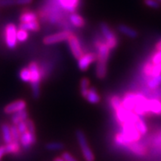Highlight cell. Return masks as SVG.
Here are the masks:
<instances>
[{
	"label": "cell",
	"instance_id": "6da1fadb",
	"mask_svg": "<svg viewBox=\"0 0 161 161\" xmlns=\"http://www.w3.org/2000/svg\"><path fill=\"white\" fill-rule=\"evenodd\" d=\"M121 99L123 106L139 117L152 116L149 110V98L142 92H128Z\"/></svg>",
	"mask_w": 161,
	"mask_h": 161
},
{
	"label": "cell",
	"instance_id": "7a4b0ae2",
	"mask_svg": "<svg viewBox=\"0 0 161 161\" xmlns=\"http://www.w3.org/2000/svg\"><path fill=\"white\" fill-rule=\"evenodd\" d=\"M28 68L31 71V86L32 89V96L35 99H38L40 96V83L42 80L40 65L35 61L30 62Z\"/></svg>",
	"mask_w": 161,
	"mask_h": 161
},
{
	"label": "cell",
	"instance_id": "3957f363",
	"mask_svg": "<svg viewBox=\"0 0 161 161\" xmlns=\"http://www.w3.org/2000/svg\"><path fill=\"white\" fill-rule=\"evenodd\" d=\"M103 39H105V43L108 46L110 50H114L117 47L119 43L118 37L112 29L109 26L106 22H102L99 25Z\"/></svg>",
	"mask_w": 161,
	"mask_h": 161
},
{
	"label": "cell",
	"instance_id": "277c9868",
	"mask_svg": "<svg viewBox=\"0 0 161 161\" xmlns=\"http://www.w3.org/2000/svg\"><path fill=\"white\" fill-rule=\"evenodd\" d=\"M76 138L85 161H95V155L88 146V141L84 132L80 129H78L76 131Z\"/></svg>",
	"mask_w": 161,
	"mask_h": 161
},
{
	"label": "cell",
	"instance_id": "5b68a950",
	"mask_svg": "<svg viewBox=\"0 0 161 161\" xmlns=\"http://www.w3.org/2000/svg\"><path fill=\"white\" fill-rule=\"evenodd\" d=\"M17 27L14 23H8L4 29V41L9 49H14L17 46Z\"/></svg>",
	"mask_w": 161,
	"mask_h": 161
},
{
	"label": "cell",
	"instance_id": "8992f818",
	"mask_svg": "<svg viewBox=\"0 0 161 161\" xmlns=\"http://www.w3.org/2000/svg\"><path fill=\"white\" fill-rule=\"evenodd\" d=\"M94 45L97 49V57L98 62H103V63H107L108 60L110 58V50L108 46L105 43V40H102L101 39H96L94 41Z\"/></svg>",
	"mask_w": 161,
	"mask_h": 161
},
{
	"label": "cell",
	"instance_id": "52a82bcc",
	"mask_svg": "<svg viewBox=\"0 0 161 161\" xmlns=\"http://www.w3.org/2000/svg\"><path fill=\"white\" fill-rule=\"evenodd\" d=\"M67 43L73 57L76 60L80 59V57L84 54V52L83 47H82L80 39H79L77 35L74 32H72L69 38H68Z\"/></svg>",
	"mask_w": 161,
	"mask_h": 161
},
{
	"label": "cell",
	"instance_id": "ba28073f",
	"mask_svg": "<svg viewBox=\"0 0 161 161\" xmlns=\"http://www.w3.org/2000/svg\"><path fill=\"white\" fill-rule=\"evenodd\" d=\"M73 32L70 30H63L60 32L47 35L43 39V43L45 45H53L55 43H61L64 41H67L70 34Z\"/></svg>",
	"mask_w": 161,
	"mask_h": 161
},
{
	"label": "cell",
	"instance_id": "9c48e42d",
	"mask_svg": "<svg viewBox=\"0 0 161 161\" xmlns=\"http://www.w3.org/2000/svg\"><path fill=\"white\" fill-rule=\"evenodd\" d=\"M142 75L144 79L146 78L155 77V76L160 75H161V63L160 64H153L151 61L147 60L144 62L142 65Z\"/></svg>",
	"mask_w": 161,
	"mask_h": 161
},
{
	"label": "cell",
	"instance_id": "30bf717a",
	"mask_svg": "<svg viewBox=\"0 0 161 161\" xmlns=\"http://www.w3.org/2000/svg\"><path fill=\"white\" fill-rule=\"evenodd\" d=\"M97 60V53H84V55L78 60V68L81 71H86L89 68V66L93 62Z\"/></svg>",
	"mask_w": 161,
	"mask_h": 161
},
{
	"label": "cell",
	"instance_id": "8fae6325",
	"mask_svg": "<svg viewBox=\"0 0 161 161\" xmlns=\"http://www.w3.org/2000/svg\"><path fill=\"white\" fill-rule=\"evenodd\" d=\"M129 151H130L131 153L133 155L139 156V157H143L148 154L149 152V147L147 144L143 142H133L129 144V146H127L125 147Z\"/></svg>",
	"mask_w": 161,
	"mask_h": 161
},
{
	"label": "cell",
	"instance_id": "7c38bea8",
	"mask_svg": "<svg viewBox=\"0 0 161 161\" xmlns=\"http://www.w3.org/2000/svg\"><path fill=\"white\" fill-rule=\"evenodd\" d=\"M65 12L73 13L77 11L80 0H53Z\"/></svg>",
	"mask_w": 161,
	"mask_h": 161
},
{
	"label": "cell",
	"instance_id": "4fadbf2b",
	"mask_svg": "<svg viewBox=\"0 0 161 161\" xmlns=\"http://www.w3.org/2000/svg\"><path fill=\"white\" fill-rule=\"evenodd\" d=\"M26 106V102L22 100V99H20V100L14 101V102H11L8 105H7L3 108V111L5 114H14V113L20 111V110H25Z\"/></svg>",
	"mask_w": 161,
	"mask_h": 161
},
{
	"label": "cell",
	"instance_id": "5bb4252c",
	"mask_svg": "<svg viewBox=\"0 0 161 161\" xmlns=\"http://www.w3.org/2000/svg\"><path fill=\"white\" fill-rule=\"evenodd\" d=\"M149 146L156 154L161 155V128L158 129L152 133L149 139Z\"/></svg>",
	"mask_w": 161,
	"mask_h": 161
},
{
	"label": "cell",
	"instance_id": "9a60e30c",
	"mask_svg": "<svg viewBox=\"0 0 161 161\" xmlns=\"http://www.w3.org/2000/svg\"><path fill=\"white\" fill-rule=\"evenodd\" d=\"M37 142L36 133H32L31 132H25L20 135V144L24 149H30L32 146Z\"/></svg>",
	"mask_w": 161,
	"mask_h": 161
},
{
	"label": "cell",
	"instance_id": "2e32d148",
	"mask_svg": "<svg viewBox=\"0 0 161 161\" xmlns=\"http://www.w3.org/2000/svg\"><path fill=\"white\" fill-rule=\"evenodd\" d=\"M19 20L20 23H28L32 22V21H36L39 20V16L38 13L35 12H33L29 9H25L24 12L20 15Z\"/></svg>",
	"mask_w": 161,
	"mask_h": 161
},
{
	"label": "cell",
	"instance_id": "e0dca14e",
	"mask_svg": "<svg viewBox=\"0 0 161 161\" xmlns=\"http://www.w3.org/2000/svg\"><path fill=\"white\" fill-rule=\"evenodd\" d=\"M69 21L72 26L75 28H84L86 25V21L84 17L76 12L70 13L69 16Z\"/></svg>",
	"mask_w": 161,
	"mask_h": 161
},
{
	"label": "cell",
	"instance_id": "ac0fdd59",
	"mask_svg": "<svg viewBox=\"0 0 161 161\" xmlns=\"http://www.w3.org/2000/svg\"><path fill=\"white\" fill-rule=\"evenodd\" d=\"M149 110L151 115L161 116V100L158 98H149Z\"/></svg>",
	"mask_w": 161,
	"mask_h": 161
},
{
	"label": "cell",
	"instance_id": "d6986e66",
	"mask_svg": "<svg viewBox=\"0 0 161 161\" xmlns=\"http://www.w3.org/2000/svg\"><path fill=\"white\" fill-rule=\"evenodd\" d=\"M118 31L125 35V36L131 38V39H135L138 36V33L137 31L135 30V29L132 28V27L129 26V25H126L125 24H120L118 25Z\"/></svg>",
	"mask_w": 161,
	"mask_h": 161
},
{
	"label": "cell",
	"instance_id": "ffe728a7",
	"mask_svg": "<svg viewBox=\"0 0 161 161\" xmlns=\"http://www.w3.org/2000/svg\"><path fill=\"white\" fill-rule=\"evenodd\" d=\"M85 99L89 102L90 104L97 105L101 102V96L99 95L96 88L94 87H90Z\"/></svg>",
	"mask_w": 161,
	"mask_h": 161
},
{
	"label": "cell",
	"instance_id": "44dd1931",
	"mask_svg": "<svg viewBox=\"0 0 161 161\" xmlns=\"http://www.w3.org/2000/svg\"><path fill=\"white\" fill-rule=\"evenodd\" d=\"M147 88L149 90H155L161 86V75L155 77L146 78L144 79Z\"/></svg>",
	"mask_w": 161,
	"mask_h": 161
},
{
	"label": "cell",
	"instance_id": "7402d4cb",
	"mask_svg": "<svg viewBox=\"0 0 161 161\" xmlns=\"http://www.w3.org/2000/svg\"><path fill=\"white\" fill-rule=\"evenodd\" d=\"M29 119V113L26 110H23L18 111V112L12 114V122L14 125H18L20 122L25 121Z\"/></svg>",
	"mask_w": 161,
	"mask_h": 161
},
{
	"label": "cell",
	"instance_id": "603a6c76",
	"mask_svg": "<svg viewBox=\"0 0 161 161\" xmlns=\"http://www.w3.org/2000/svg\"><path fill=\"white\" fill-rule=\"evenodd\" d=\"M18 28L23 29V30L31 31V32H38L40 31V23L39 20L28 23H20Z\"/></svg>",
	"mask_w": 161,
	"mask_h": 161
},
{
	"label": "cell",
	"instance_id": "cb8c5ba5",
	"mask_svg": "<svg viewBox=\"0 0 161 161\" xmlns=\"http://www.w3.org/2000/svg\"><path fill=\"white\" fill-rule=\"evenodd\" d=\"M1 130H2L3 139L5 144H8L12 142V133H11V125L4 123L1 125Z\"/></svg>",
	"mask_w": 161,
	"mask_h": 161
},
{
	"label": "cell",
	"instance_id": "d4e9b609",
	"mask_svg": "<svg viewBox=\"0 0 161 161\" xmlns=\"http://www.w3.org/2000/svg\"><path fill=\"white\" fill-rule=\"evenodd\" d=\"M107 75V63L97 61L96 76L99 80H104Z\"/></svg>",
	"mask_w": 161,
	"mask_h": 161
},
{
	"label": "cell",
	"instance_id": "484cf974",
	"mask_svg": "<svg viewBox=\"0 0 161 161\" xmlns=\"http://www.w3.org/2000/svg\"><path fill=\"white\" fill-rule=\"evenodd\" d=\"M5 147V152L6 154H12V155H16L18 154L20 151V144L17 142H13L8 143L4 146Z\"/></svg>",
	"mask_w": 161,
	"mask_h": 161
},
{
	"label": "cell",
	"instance_id": "4316f807",
	"mask_svg": "<svg viewBox=\"0 0 161 161\" xmlns=\"http://www.w3.org/2000/svg\"><path fill=\"white\" fill-rule=\"evenodd\" d=\"M109 104L112 109L113 111L118 110L122 106V99L119 95H112L110 97L109 99Z\"/></svg>",
	"mask_w": 161,
	"mask_h": 161
},
{
	"label": "cell",
	"instance_id": "83f0119b",
	"mask_svg": "<svg viewBox=\"0 0 161 161\" xmlns=\"http://www.w3.org/2000/svg\"><path fill=\"white\" fill-rule=\"evenodd\" d=\"M135 126L137 128V129L138 130V132L141 133L142 135H146L148 133V126L146 124V122L144 121L143 118L140 117V118L136 121L135 123Z\"/></svg>",
	"mask_w": 161,
	"mask_h": 161
},
{
	"label": "cell",
	"instance_id": "f1b7e54d",
	"mask_svg": "<svg viewBox=\"0 0 161 161\" xmlns=\"http://www.w3.org/2000/svg\"><path fill=\"white\" fill-rule=\"evenodd\" d=\"M90 88V81L88 78H83L80 80V93L82 97L85 99L88 91Z\"/></svg>",
	"mask_w": 161,
	"mask_h": 161
},
{
	"label": "cell",
	"instance_id": "f546056e",
	"mask_svg": "<svg viewBox=\"0 0 161 161\" xmlns=\"http://www.w3.org/2000/svg\"><path fill=\"white\" fill-rule=\"evenodd\" d=\"M19 77H20V80L23 81L24 83H31V71L28 67H23L20 69V72H19Z\"/></svg>",
	"mask_w": 161,
	"mask_h": 161
},
{
	"label": "cell",
	"instance_id": "4dcf8cb0",
	"mask_svg": "<svg viewBox=\"0 0 161 161\" xmlns=\"http://www.w3.org/2000/svg\"><path fill=\"white\" fill-rule=\"evenodd\" d=\"M65 146H64L63 143L61 142H49L47 143L45 145V148L47 150V151H61L63 149Z\"/></svg>",
	"mask_w": 161,
	"mask_h": 161
},
{
	"label": "cell",
	"instance_id": "1f68e13d",
	"mask_svg": "<svg viewBox=\"0 0 161 161\" xmlns=\"http://www.w3.org/2000/svg\"><path fill=\"white\" fill-rule=\"evenodd\" d=\"M16 38L17 41L20 43H24L25 41L28 40L29 39V31L23 30V29L18 28L17 33H16Z\"/></svg>",
	"mask_w": 161,
	"mask_h": 161
},
{
	"label": "cell",
	"instance_id": "d6a6232c",
	"mask_svg": "<svg viewBox=\"0 0 161 161\" xmlns=\"http://www.w3.org/2000/svg\"><path fill=\"white\" fill-rule=\"evenodd\" d=\"M11 133H12V141L20 142V132H19V130H18V129H17L16 125H11Z\"/></svg>",
	"mask_w": 161,
	"mask_h": 161
},
{
	"label": "cell",
	"instance_id": "836d02e7",
	"mask_svg": "<svg viewBox=\"0 0 161 161\" xmlns=\"http://www.w3.org/2000/svg\"><path fill=\"white\" fill-rule=\"evenodd\" d=\"M150 61L153 64H160L161 63V51H156L155 50L152 55H151Z\"/></svg>",
	"mask_w": 161,
	"mask_h": 161
},
{
	"label": "cell",
	"instance_id": "e575fe53",
	"mask_svg": "<svg viewBox=\"0 0 161 161\" xmlns=\"http://www.w3.org/2000/svg\"><path fill=\"white\" fill-rule=\"evenodd\" d=\"M144 3L147 7H149L151 8H154V9H158V8L161 7L160 3H159L156 0H144Z\"/></svg>",
	"mask_w": 161,
	"mask_h": 161
},
{
	"label": "cell",
	"instance_id": "d590c367",
	"mask_svg": "<svg viewBox=\"0 0 161 161\" xmlns=\"http://www.w3.org/2000/svg\"><path fill=\"white\" fill-rule=\"evenodd\" d=\"M16 127H17V129H18L20 135L23 134V133H25V132H27V131H28V128H27V125H26V121H22V122H20L18 125H16Z\"/></svg>",
	"mask_w": 161,
	"mask_h": 161
},
{
	"label": "cell",
	"instance_id": "8d00e7d4",
	"mask_svg": "<svg viewBox=\"0 0 161 161\" xmlns=\"http://www.w3.org/2000/svg\"><path fill=\"white\" fill-rule=\"evenodd\" d=\"M25 121H26L27 128H28L29 132H31L32 133H36V129H35V125L34 121L32 119H27Z\"/></svg>",
	"mask_w": 161,
	"mask_h": 161
},
{
	"label": "cell",
	"instance_id": "74e56055",
	"mask_svg": "<svg viewBox=\"0 0 161 161\" xmlns=\"http://www.w3.org/2000/svg\"><path fill=\"white\" fill-rule=\"evenodd\" d=\"M61 158L65 161H78L71 154L67 152V151H65L61 154Z\"/></svg>",
	"mask_w": 161,
	"mask_h": 161
},
{
	"label": "cell",
	"instance_id": "f35d334b",
	"mask_svg": "<svg viewBox=\"0 0 161 161\" xmlns=\"http://www.w3.org/2000/svg\"><path fill=\"white\" fill-rule=\"evenodd\" d=\"M33 2V0H13L14 5H28Z\"/></svg>",
	"mask_w": 161,
	"mask_h": 161
},
{
	"label": "cell",
	"instance_id": "ab89813d",
	"mask_svg": "<svg viewBox=\"0 0 161 161\" xmlns=\"http://www.w3.org/2000/svg\"><path fill=\"white\" fill-rule=\"evenodd\" d=\"M5 154H6V152H5V147H4V146L0 147V159Z\"/></svg>",
	"mask_w": 161,
	"mask_h": 161
},
{
	"label": "cell",
	"instance_id": "60d3db41",
	"mask_svg": "<svg viewBox=\"0 0 161 161\" xmlns=\"http://www.w3.org/2000/svg\"><path fill=\"white\" fill-rule=\"evenodd\" d=\"M155 50L156 51H161V39L159 40L155 44Z\"/></svg>",
	"mask_w": 161,
	"mask_h": 161
},
{
	"label": "cell",
	"instance_id": "b9f144b4",
	"mask_svg": "<svg viewBox=\"0 0 161 161\" xmlns=\"http://www.w3.org/2000/svg\"><path fill=\"white\" fill-rule=\"evenodd\" d=\"M53 161H65L61 157H57L53 159Z\"/></svg>",
	"mask_w": 161,
	"mask_h": 161
},
{
	"label": "cell",
	"instance_id": "7bdbcfd3",
	"mask_svg": "<svg viewBox=\"0 0 161 161\" xmlns=\"http://www.w3.org/2000/svg\"><path fill=\"white\" fill-rule=\"evenodd\" d=\"M156 1H158V2L160 3H161V0H156Z\"/></svg>",
	"mask_w": 161,
	"mask_h": 161
}]
</instances>
